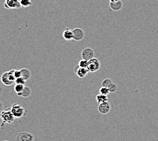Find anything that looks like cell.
<instances>
[{"label":"cell","instance_id":"cell-15","mask_svg":"<svg viewBox=\"0 0 158 141\" xmlns=\"http://www.w3.org/2000/svg\"><path fill=\"white\" fill-rule=\"evenodd\" d=\"M31 94V89L27 86H25V88L23 91L18 96H21L23 98H27L29 96H30Z\"/></svg>","mask_w":158,"mask_h":141},{"label":"cell","instance_id":"cell-13","mask_svg":"<svg viewBox=\"0 0 158 141\" xmlns=\"http://www.w3.org/2000/svg\"><path fill=\"white\" fill-rule=\"evenodd\" d=\"M95 99H96L97 103L98 104L105 103V102H108V97L107 95H104V94H98L96 97H95Z\"/></svg>","mask_w":158,"mask_h":141},{"label":"cell","instance_id":"cell-1","mask_svg":"<svg viewBox=\"0 0 158 141\" xmlns=\"http://www.w3.org/2000/svg\"><path fill=\"white\" fill-rule=\"evenodd\" d=\"M15 117L14 115H13L12 111H11V107L8 108L4 111H2L1 113V119L3 122V123H12L15 121Z\"/></svg>","mask_w":158,"mask_h":141},{"label":"cell","instance_id":"cell-7","mask_svg":"<svg viewBox=\"0 0 158 141\" xmlns=\"http://www.w3.org/2000/svg\"><path fill=\"white\" fill-rule=\"evenodd\" d=\"M111 109L110 104L108 102H105L99 104L98 107V110L99 113L102 115H106L110 112Z\"/></svg>","mask_w":158,"mask_h":141},{"label":"cell","instance_id":"cell-19","mask_svg":"<svg viewBox=\"0 0 158 141\" xmlns=\"http://www.w3.org/2000/svg\"><path fill=\"white\" fill-rule=\"evenodd\" d=\"M88 63L89 61L85 60V59H82L78 63V67H82V68H87L88 67Z\"/></svg>","mask_w":158,"mask_h":141},{"label":"cell","instance_id":"cell-20","mask_svg":"<svg viewBox=\"0 0 158 141\" xmlns=\"http://www.w3.org/2000/svg\"><path fill=\"white\" fill-rule=\"evenodd\" d=\"M99 92H100V94L107 95V96H108V94L110 93V91H109V89H108V88L103 87V86H102L100 88V90H99Z\"/></svg>","mask_w":158,"mask_h":141},{"label":"cell","instance_id":"cell-3","mask_svg":"<svg viewBox=\"0 0 158 141\" xmlns=\"http://www.w3.org/2000/svg\"><path fill=\"white\" fill-rule=\"evenodd\" d=\"M100 67H101V63L99 59L96 58H91V60L89 61L88 67H87L89 71L92 72V73H94V72H96L100 70Z\"/></svg>","mask_w":158,"mask_h":141},{"label":"cell","instance_id":"cell-4","mask_svg":"<svg viewBox=\"0 0 158 141\" xmlns=\"http://www.w3.org/2000/svg\"><path fill=\"white\" fill-rule=\"evenodd\" d=\"M21 7L20 0H5L4 8L6 9H19Z\"/></svg>","mask_w":158,"mask_h":141},{"label":"cell","instance_id":"cell-22","mask_svg":"<svg viewBox=\"0 0 158 141\" xmlns=\"http://www.w3.org/2000/svg\"><path fill=\"white\" fill-rule=\"evenodd\" d=\"M108 89H109L110 93H114V92H116V90H117V85L113 83V84L110 85V87L108 88Z\"/></svg>","mask_w":158,"mask_h":141},{"label":"cell","instance_id":"cell-12","mask_svg":"<svg viewBox=\"0 0 158 141\" xmlns=\"http://www.w3.org/2000/svg\"><path fill=\"white\" fill-rule=\"evenodd\" d=\"M123 8V3L121 1L116 2H110V8L113 11H119Z\"/></svg>","mask_w":158,"mask_h":141},{"label":"cell","instance_id":"cell-24","mask_svg":"<svg viewBox=\"0 0 158 141\" xmlns=\"http://www.w3.org/2000/svg\"><path fill=\"white\" fill-rule=\"evenodd\" d=\"M119 1H121V0H110V2H116Z\"/></svg>","mask_w":158,"mask_h":141},{"label":"cell","instance_id":"cell-14","mask_svg":"<svg viewBox=\"0 0 158 141\" xmlns=\"http://www.w3.org/2000/svg\"><path fill=\"white\" fill-rule=\"evenodd\" d=\"M21 77H23L25 80H28L31 76V73L27 69H21Z\"/></svg>","mask_w":158,"mask_h":141},{"label":"cell","instance_id":"cell-2","mask_svg":"<svg viewBox=\"0 0 158 141\" xmlns=\"http://www.w3.org/2000/svg\"><path fill=\"white\" fill-rule=\"evenodd\" d=\"M11 111L15 117L16 118H18V119L23 117L26 112V111L23 107L16 103L12 104V106L11 107Z\"/></svg>","mask_w":158,"mask_h":141},{"label":"cell","instance_id":"cell-23","mask_svg":"<svg viewBox=\"0 0 158 141\" xmlns=\"http://www.w3.org/2000/svg\"><path fill=\"white\" fill-rule=\"evenodd\" d=\"M15 77L16 79H17L19 77H21V70H15Z\"/></svg>","mask_w":158,"mask_h":141},{"label":"cell","instance_id":"cell-16","mask_svg":"<svg viewBox=\"0 0 158 141\" xmlns=\"http://www.w3.org/2000/svg\"><path fill=\"white\" fill-rule=\"evenodd\" d=\"M25 85L23 84H15V91L16 94H17V96L21 94L23 91L24 88H25Z\"/></svg>","mask_w":158,"mask_h":141},{"label":"cell","instance_id":"cell-8","mask_svg":"<svg viewBox=\"0 0 158 141\" xmlns=\"http://www.w3.org/2000/svg\"><path fill=\"white\" fill-rule=\"evenodd\" d=\"M73 35L74 38L73 39L75 41H81L84 38V31L83 29L80 28H75L73 29Z\"/></svg>","mask_w":158,"mask_h":141},{"label":"cell","instance_id":"cell-21","mask_svg":"<svg viewBox=\"0 0 158 141\" xmlns=\"http://www.w3.org/2000/svg\"><path fill=\"white\" fill-rule=\"evenodd\" d=\"M26 81L23 77H19L17 79H16L15 80V84H23V85H25L26 84Z\"/></svg>","mask_w":158,"mask_h":141},{"label":"cell","instance_id":"cell-5","mask_svg":"<svg viewBox=\"0 0 158 141\" xmlns=\"http://www.w3.org/2000/svg\"><path fill=\"white\" fill-rule=\"evenodd\" d=\"M34 137L33 134L27 132H20L16 136V141H34Z\"/></svg>","mask_w":158,"mask_h":141},{"label":"cell","instance_id":"cell-11","mask_svg":"<svg viewBox=\"0 0 158 141\" xmlns=\"http://www.w3.org/2000/svg\"><path fill=\"white\" fill-rule=\"evenodd\" d=\"M63 37L65 41H70L74 38V35H73V29L67 28L65 29L63 32Z\"/></svg>","mask_w":158,"mask_h":141},{"label":"cell","instance_id":"cell-10","mask_svg":"<svg viewBox=\"0 0 158 141\" xmlns=\"http://www.w3.org/2000/svg\"><path fill=\"white\" fill-rule=\"evenodd\" d=\"M89 70L87 68H82L78 67L75 69V73L79 78H84L87 75Z\"/></svg>","mask_w":158,"mask_h":141},{"label":"cell","instance_id":"cell-6","mask_svg":"<svg viewBox=\"0 0 158 141\" xmlns=\"http://www.w3.org/2000/svg\"><path fill=\"white\" fill-rule=\"evenodd\" d=\"M82 58L85 60L89 61L91 58H94V52L93 49L90 48H85L81 52Z\"/></svg>","mask_w":158,"mask_h":141},{"label":"cell","instance_id":"cell-25","mask_svg":"<svg viewBox=\"0 0 158 141\" xmlns=\"http://www.w3.org/2000/svg\"><path fill=\"white\" fill-rule=\"evenodd\" d=\"M4 141H8V140H4Z\"/></svg>","mask_w":158,"mask_h":141},{"label":"cell","instance_id":"cell-9","mask_svg":"<svg viewBox=\"0 0 158 141\" xmlns=\"http://www.w3.org/2000/svg\"><path fill=\"white\" fill-rule=\"evenodd\" d=\"M1 80L2 84H4L6 86H10L12 85L15 84L14 81H12L10 79L8 75V71H6L2 74Z\"/></svg>","mask_w":158,"mask_h":141},{"label":"cell","instance_id":"cell-17","mask_svg":"<svg viewBox=\"0 0 158 141\" xmlns=\"http://www.w3.org/2000/svg\"><path fill=\"white\" fill-rule=\"evenodd\" d=\"M20 2H21V7L23 8L30 7L32 4L31 0H20Z\"/></svg>","mask_w":158,"mask_h":141},{"label":"cell","instance_id":"cell-18","mask_svg":"<svg viewBox=\"0 0 158 141\" xmlns=\"http://www.w3.org/2000/svg\"><path fill=\"white\" fill-rule=\"evenodd\" d=\"M112 84H113V82H112V81L110 80V79L106 78V79H104V80L102 81V86L109 88Z\"/></svg>","mask_w":158,"mask_h":141}]
</instances>
